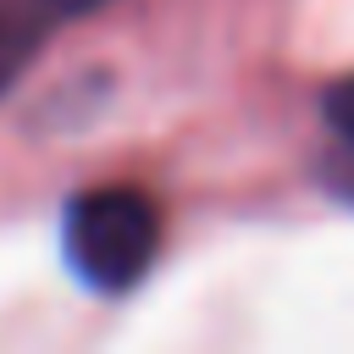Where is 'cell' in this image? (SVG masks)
Masks as SVG:
<instances>
[{
  "label": "cell",
  "mask_w": 354,
  "mask_h": 354,
  "mask_svg": "<svg viewBox=\"0 0 354 354\" xmlns=\"http://www.w3.org/2000/svg\"><path fill=\"white\" fill-rule=\"evenodd\" d=\"M348 177H354V171H348ZM348 194H354V183H348Z\"/></svg>",
  "instance_id": "cell-5"
},
{
  "label": "cell",
  "mask_w": 354,
  "mask_h": 354,
  "mask_svg": "<svg viewBox=\"0 0 354 354\" xmlns=\"http://www.w3.org/2000/svg\"><path fill=\"white\" fill-rule=\"evenodd\" d=\"M111 0H55V11L66 17V22H77V17H88V11H105Z\"/></svg>",
  "instance_id": "cell-4"
},
{
  "label": "cell",
  "mask_w": 354,
  "mask_h": 354,
  "mask_svg": "<svg viewBox=\"0 0 354 354\" xmlns=\"http://www.w3.org/2000/svg\"><path fill=\"white\" fill-rule=\"evenodd\" d=\"M321 111H326V122H332V133L354 149V77H337L332 88H326V100H321Z\"/></svg>",
  "instance_id": "cell-3"
},
{
  "label": "cell",
  "mask_w": 354,
  "mask_h": 354,
  "mask_svg": "<svg viewBox=\"0 0 354 354\" xmlns=\"http://www.w3.org/2000/svg\"><path fill=\"white\" fill-rule=\"evenodd\" d=\"M61 22L66 17L55 11V0H0V94L17 83V72L33 61L44 33H55Z\"/></svg>",
  "instance_id": "cell-2"
},
{
  "label": "cell",
  "mask_w": 354,
  "mask_h": 354,
  "mask_svg": "<svg viewBox=\"0 0 354 354\" xmlns=\"http://www.w3.org/2000/svg\"><path fill=\"white\" fill-rule=\"evenodd\" d=\"M61 254L83 288L127 293L160 254V205L127 183L83 188L61 210Z\"/></svg>",
  "instance_id": "cell-1"
}]
</instances>
